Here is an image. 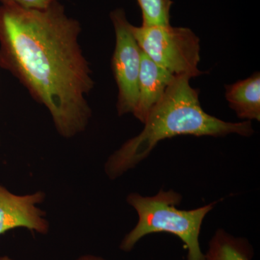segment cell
Returning a JSON list of instances; mask_svg holds the SVG:
<instances>
[{
	"label": "cell",
	"instance_id": "1",
	"mask_svg": "<svg viewBox=\"0 0 260 260\" xmlns=\"http://www.w3.org/2000/svg\"><path fill=\"white\" fill-rule=\"evenodd\" d=\"M81 27L54 0L43 10L0 5V68L47 108L58 134L71 139L92 116L91 70L78 42Z\"/></svg>",
	"mask_w": 260,
	"mask_h": 260
},
{
	"label": "cell",
	"instance_id": "2",
	"mask_svg": "<svg viewBox=\"0 0 260 260\" xmlns=\"http://www.w3.org/2000/svg\"><path fill=\"white\" fill-rule=\"evenodd\" d=\"M190 78L176 77L165 95L144 123V129L128 140L108 158L104 172L115 180L145 160L161 140L178 135L224 137L254 134L251 121L228 122L203 110L199 90L190 85Z\"/></svg>",
	"mask_w": 260,
	"mask_h": 260
},
{
	"label": "cell",
	"instance_id": "3",
	"mask_svg": "<svg viewBox=\"0 0 260 260\" xmlns=\"http://www.w3.org/2000/svg\"><path fill=\"white\" fill-rule=\"evenodd\" d=\"M182 196L174 190H160L151 197L130 193L126 203L138 215L136 225L124 236L119 245L121 251L129 252L140 239L155 233H169L179 237L187 250V260H205L200 245L202 224L207 214L218 202L197 209L184 210L177 208Z\"/></svg>",
	"mask_w": 260,
	"mask_h": 260
},
{
	"label": "cell",
	"instance_id": "4",
	"mask_svg": "<svg viewBox=\"0 0 260 260\" xmlns=\"http://www.w3.org/2000/svg\"><path fill=\"white\" fill-rule=\"evenodd\" d=\"M132 30L141 50L175 77L200 76V41L191 29L171 25L134 26Z\"/></svg>",
	"mask_w": 260,
	"mask_h": 260
},
{
	"label": "cell",
	"instance_id": "5",
	"mask_svg": "<svg viewBox=\"0 0 260 260\" xmlns=\"http://www.w3.org/2000/svg\"><path fill=\"white\" fill-rule=\"evenodd\" d=\"M110 18L116 35L112 68L119 91L116 109L118 115L123 116L129 113L133 114L138 100L142 50L124 10H114Z\"/></svg>",
	"mask_w": 260,
	"mask_h": 260
},
{
	"label": "cell",
	"instance_id": "6",
	"mask_svg": "<svg viewBox=\"0 0 260 260\" xmlns=\"http://www.w3.org/2000/svg\"><path fill=\"white\" fill-rule=\"evenodd\" d=\"M46 198L44 191L16 194L0 183V236L18 228L41 235L49 234L50 223L47 212L39 207Z\"/></svg>",
	"mask_w": 260,
	"mask_h": 260
},
{
	"label": "cell",
	"instance_id": "7",
	"mask_svg": "<svg viewBox=\"0 0 260 260\" xmlns=\"http://www.w3.org/2000/svg\"><path fill=\"white\" fill-rule=\"evenodd\" d=\"M175 78L142 51L138 100L133 112L135 117L144 124Z\"/></svg>",
	"mask_w": 260,
	"mask_h": 260
},
{
	"label": "cell",
	"instance_id": "8",
	"mask_svg": "<svg viewBox=\"0 0 260 260\" xmlns=\"http://www.w3.org/2000/svg\"><path fill=\"white\" fill-rule=\"evenodd\" d=\"M225 99L238 117L260 121V75L254 73L245 80L225 85Z\"/></svg>",
	"mask_w": 260,
	"mask_h": 260
},
{
	"label": "cell",
	"instance_id": "9",
	"mask_svg": "<svg viewBox=\"0 0 260 260\" xmlns=\"http://www.w3.org/2000/svg\"><path fill=\"white\" fill-rule=\"evenodd\" d=\"M253 256L254 250L247 239L218 229L210 239L205 260H251Z\"/></svg>",
	"mask_w": 260,
	"mask_h": 260
},
{
	"label": "cell",
	"instance_id": "10",
	"mask_svg": "<svg viewBox=\"0 0 260 260\" xmlns=\"http://www.w3.org/2000/svg\"><path fill=\"white\" fill-rule=\"evenodd\" d=\"M143 15V26L170 25L172 0H137Z\"/></svg>",
	"mask_w": 260,
	"mask_h": 260
},
{
	"label": "cell",
	"instance_id": "11",
	"mask_svg": "<svg viewBox=\"0 0 260 260\" xmlns=\"http://www.w3.org/2000/svg\"><path fill=\"white\" fill-rule=\"evenodd\" d=\"M54 0H0L2 4L13 3L27 9L43 10L48 8Z\"/></svg>",
	"mask_w": 260,
	"mask_h": 260
},
{
	"label": "cell",
	"instance_id": "12",
	"mask_svg": "<svg viewBox=\"0 0 260 260\" xmlns=\"http://www.w3.org/2000/svg\"><path fill=\"white\" fill-rule=\"evenodd\" d=\"M75 260H107L102 257V256L93 255V254H84L79 256Z\"/></svg>",
	"mask_w": 260,
	"mask_h": 260
},
{
	"label": "cell",
	"instance_id": "13",
	"mask_svg": "<svg viewBox=\"0 0 260 260\" xmlns=\"http://www.w3.org/2000/svg\"><path fill=\"white\" fill-rule=\"evenodd\" d=\"M0 260H15L13 258L10 257V256L4 255L0 256Z\"/></svg>",
	"mask_w": 260,
	"mask_h": 260
},
{
	"label": "cell",
	"instance_id": "14",
	"mask_svg": "<svg viewBox=\"0 0 260 260\" xmlns=\"http://www.w3.org/2000/svg\"><path fill=\"white\" fill-rule=\"evenodd\" d=\"M2 141H1V135H0V146H1Z\"/></svg>",
	"mask_w": 260,
	"mask_h": 260
}]
</instances>
